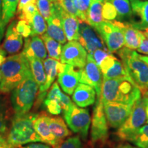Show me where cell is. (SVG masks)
Returning <instances> with one entry per match:
<instances>
[{"label":"cell","instance_id":"cell-33","mask_svg":"<svg viewBox=\"0 0 148 148\" xmlns=\"http://www.w3.org/2000/svg\"><path fill=\"white\" fill-rule=\"evenodd\" d=\"M36 10V3H29L26 6L24 7L18 13L16 14V15L19 20H25L31 24L33 16Z\"/></svg>","mask_w":148,"mask_h":148},{"label":"cell","instance_id":"cell-13","mask_svg":"<svg viewBox=\"0 0 148 148\" xmlns=\"http://www.w3.org/2000/svg\"><path fill=\"white\" fill-rule=\"evenodd\" d=\"M79 35L78 42L84 47L88 54H92L97 49H107L99 35L86 22L80 21Z\"/></svg>","mask_w":148,"mask_h":148},{"label":"cell","instance_id":"cell-34","mask_svg":"<svg viewBox=\"0 0 148 148\" xmlns=\"http://www.w3.org/2000/svg\"><path fill=\"white\" fill-rule=\"evenodd\" d=\"M36 5L42 17L47 21L51 16V1L49 0H36Z\"/></svg>","mask_w":148,"mask_h":148},{"label":"cell","instance_id":"cell-53","mask_svg":"<svg viewBox=\"0 0 148 148\" xmlns=\"http://www.w3.org/2000/svg\"><path fill=\"white\" fill-rule=\"evenodd\" d=\"M140 1H148V0H140Z\"/></svg>","mask_w":148,"mask_h":148},{"label":"cell","instance_id":"cell-4","mask_svg":"<svg viewBox=\"0 0 148 148\" xmlns=\"http://www.w3.org/2000/svg\"><path fill=\"white\" fill-rule=\"evenodd\" d=\"M36 116L37 114L27 113L14 116L6 140L8 148H16L29 143L42 142L34 127Z\"/></svg>","mask_w":148,"mask_h":148},{"label":"cell","instance_id":"cell-54","mask_svg":"<svg viewBox=\"0 0 148 148\" xmlns=\"http://www.w3.org/2000/svg\"><path fill=\"white\" fill-rule=\"evenodd\" d=\"M0 79H1V74H0Z\"/></svg>","mask_w":148,"mask_h":148},{"label":"cell","instance_id":"cell-22","mask_svg":"<svg viewBox=\"0 0 148 148\" xmlns=\"http://www.w3.org/2000/svg\"><path fill=\"white\" fill-rule=\"evenodd\" d=\"M60 19L66 40L69 41H72V40L78 41L80 36L79 35L80 20L76 16L67 13L62 8L60 11Z\"/></svg>","mask_w":148,"mask_h":148},{"label":"cell","instance_id":"cell-3","mask_svg":"<svg viewBox=\"0 0 148 148\" xmlns=\"http://www.w3.org/2000/svg\"><path fill=\"white\" fill-rule=\"evenodd\" d=\"M116 53L121 58L127 75L144 95L148 91V64L136 51L125 47Z\"/></svg>","mask_w":148,"mask_h":148},{"label":"cell","instance_id":"cell-17","mask_svg":"<svg viewBox=\"0 0 148 148\" xmlns=\"http://www.w3.org/2000/svg\"><path fill=\"white\" fill-rule=\"evenodd\" d=\"M17 21L13 19L9 24L5 34V39L2 44V49L5 53L16 54L23 46V37L16 30Z\"/></svg>","mask_w":148,"mask_h":148},{"label":"cell","instance_id":"cell-32","mask_svg":"<svg viewBox=\"0 0 148 148\" xmlns=\"http://www.w3.org/2000/svg\"><path fill=\"white\" fill-rule=\"evenodd\" d=\"M94 0H75V5L77 12V18L82 21H86V14L92 1Z\"/></svg>","mask_w":148,"mask_h":148},{"label":"cell","instance_id":"cell-43","mask_svg":"<svg viewBox=\"0 0 148 148\" xmlns=\"http://www.w3.org/2000/svg\"><path fill=\"white\" fill-rule=\"evenodd\" d=\"M29 3H36V0H19L16 9V13L17 14L23 9L24 7L26 6Z\"/></svg>","mask_w":148,"mask_h":148},{"label":"cell","instance_id":"cell-31","mask_svg":"<svg viewBox=\"0 0 148 148\" xmlns=\"http://www.w3.org/2000/svg\"><path fill=\"white\" fill-rule=\"evenodd\" d=\"M131 142L139 148H148V125L140 127Z\"/></svg>","mask_w":148,"mask_h":148},{"label":"cell","instance_id":"cell-6","mask_svg":"<svg viewBox=\"0 0 148 148\" xmlns=\"http://www.w3.org/2000/svg\"><path fill=\"white\" fill-rule=\"evenodd\" d=\"M147 122L145 103L140 97L132 106V111L128 118L119 128L116 135L122 140L130 141L133 139L138 130Z\"/></svg>","mask_w":148,"mask_h":148},{"label":"cell","instance_id":"cell-57","mask_svg":"<svg viewBox=\"0 0 148 148\" xmlns=\"http://www.w3.org/2000/svg\"><path fill=\"white\" fill-rule=\"evenodd\" d=\"M21 148H23V147H21Z\"/></svg>","mask_w":148,"mask_h":148},{"label":"cell","instance_id":"cell-11","mask_svg":"<svg viewBox=\"0 0 148 148\" xmlns=\"http://www.w3.org/2000/svg\"><path fill=\"white\" fill-rule=\"evenodd\" d=\"M79 82L88 84L95 88L97 97L101 94L103 75L99 67L95 63L92 55L88 54L84 66L79 69Z\"/></svg>","mask_w":148,"mask_h":148},{"label":"cell","instance_id":"cell-39","mask_svg":"<svg viewBox=\"0 0 148 148\" xmlns=\"http://www.w3.org/2000/svg\"><path fill=\"white\" fill-rule=\"evenodd\" d=\"M109 53H110L108 49H97L92 53V58L95 60V63L97 64V66H99V64L101 63V62L103 59L105 58V57L107 55H108Z\"/></svg>","mask_w":148,"mask_h":148},{"label":"cell","instance_id":"cell-40","mask_svg":"<svg viewBox=\"0 0 148 148\" xmlns=\"http://www.w3.org/2000/svg\"><path fill=\"white\" fill-rule=\"evenodd\" d=\"M136 50L138 51V52L148 55V38L145 36L143 37L139 47L137 48Z\"/></svg>","mask_w":148,"mask_h":148},{"label":"cell","instance_id":"cell-27","mask_svg":"<svg viewBox=\"0 0 148 148\" xmlns=\"http://www.w3.org/2000/svg\"><path fill=\"white\" fill-rule=\"evenodd\" d=\"M27 59L29 60V67H30L33 77L40 88L43 86L46 81L45 68H44L42 60H40L39 58H34V57Z\"/></svg>","mask_w":148,"mask_h":148},{"label":"cell","instance_id":"cell-44","mask_svg":"<svg viewBox=\"0 0 148 148\" xmlns=\"http://www.w3.org/2000/svg\"><path fill=\"white\" fill-rule=\"evenodd\" d=\"M23 148H51V147H49V145H45V144H43V143H34L29 144V145L25 146V147H24Z\"/></svg>","mask_w":148,"mask_h":148},{"label":"cell","instance_id":"cell-45","mask_svg":"<svg viewBox=\"0 0 148 148\" xmlns=\"http://www.w3.org/2000/svg\"><path fill=\"white\" fill-rule=\"evenodd\" d=\"M116 148H133V147H132L130 144L123 143L121 144V145H119Z\"/></svg>","mask_w":148,"mask_h":148},{"label":"cell","instance_id":"cell-41","mask_svg":"<svg viewBox=\"0 0 148 148\" xmlns=\"http://www.w3.org/2000/svg\"><path fill=\"white\" fill-rule=\"evenodd\" d=\"M5 25L3 22V13H2V0H0V42L3 38L5 32Z\"/></svg>","mask_w":148,"mask_h":148},{"label":"cell","instance_id":"cell-56","mask_svg":"<svg viewBox=\"0 0 148 148\" xmlns=\"http://www.w3.org/2000/svg\"><path fill=\"white\" fill-rule=\"evenodd\" d=\"M133 148H135V147H133Z\"/></svg>","mask_w":148,"mask_h":148},{"label":"cell","instance_id":"cell-50","mask_svg":"<svg viewBox=\"0 0 148 148\" xmlns=\"http://www.w3.org/2000/svg\"><path fill=\"white\" fill-rule=\"evenodd\" d=\"M142 32H143V34H144V36H146V37H147V38H148V28H147V29H145V30L142 31Z\"/></svg>","mask_w":148,"mask_h":148},{"label":"cell","instance_id":"cell-1","mask_svg":"<svg viewBox=\"0 0 148 148\" xmlns=\"http://www.w3.org/2000/svg\"><path fill=\"white\" fill-rule=\"evenodd\" d=\"M141 97V92L129 77L103 79L99 98L103 103L117 102L133 105Z\"/></svg>","mask_w":148,"mask_h":148},{"label":"cell","instance_id":"cell-21","mask_svg":"<svg viewBox=\"0 0 148 148\" xmlns=\"http://www.w3.org/2000/svg\"><path fill=\"white\" fill-rule=\"evenodd\" d=\"M72 95L73 102L80 108L91 106L95 101V90L88 84H79Z\"/></svg>","mask_w":148,"mask_h":148},{"label":"cell","instance_id":"cell-55","mask_svg":"<svg viewBox=\"0 0 148 148\" xmlns=\"http://www.w3.org/2000/svg\"><path fill=\"white\" fill-rule=\"evenodd\" d=\"M130 1H132V0H130Z\"/></svg>","mask_w":148,"mask_h":148},{"label":"cell","instance_id":"cell-9","mask_svg":"<svg viewBox=\"0 0 148 148\" xmlns=\"http://www.w3.org/2000/svg\"><path fill=\"white\" fill-rule=\"evenodd\" d=\"M90 137L92 143L101 144H104L108 138V124L103 104L99 98H97L92 112Z\"/></svg>","mask_w":148,"mask_h":148},{"label":"cell","instance_id":"cell-35","mask_svg":"<svg viewBox=\"0 0 148 148\" xmlns=\"http://www.w3.org/2000/svg\"><path fill=\"white\" fill-rule=\"evenodd\" d=\"M116 15H117V13L114 5L107 1L106 0H104L102 8V16L103 19L106 21H114V20H116Z\"/></svg>","mask_w":148,"mask_h":148},{"label":"cell","instance_id":"cell-10","mask_svg":"<svg viewBox=\"0 0 148 148\" xmlns=\"http://www.w3.org/2000/svg\"><path fill=\"white\" fill-rule=\"evenodd\" d=\"M87 56V51L78 41L72 40L62 47L60 60L61 63L69 64L79 69L86 64Z\"/></svg>","mask_w":148,"mask_h":148},{"label":"cell","instance_id":"cell-48","mask_svg":"<svg viewBox=\"0 0 148 148\" xmlns=\"http://www.w3.org/2000/svg\"><path fill=\"white\" fill-rule=\"evenodd\" d=\"M0 148H8V146L6 143H2L0 142Z\"/></svg>","mask_w":148,"mask_h":148},{"label":"cell","instance_id":"cell-25","mask_svg":"<svg viewBox=\"0 0 148 148\" xmlns=\"http://www.w3.org/2000/svg\"><path fill=\"white\" fill-rule=\"evenodd\" d=\"M112 3L116 9V21L121 22H128L132 14V6L129 0H106Z\"/></svg>","mask_w":148,"mask_h":148},{"label":"cell","instance_id":"cell-16","mask_svg":"<svg viewBox=\"0 0 148 148\" xmlns=\"http://www.w3.org/2000/svg\"><path fill=\"white\" fill-rule=\"evenodd\" d=\"M132 14L128 22L133 27L143 31L148 28V1H131Z\"/></svg>","mask_w":148,"mask_h":148},{"label":"cell","instance_id":"cell-2","mask_svg":"<svg viewBox=\"0 0 148 148\" xmlns=\"http://www.w3.org/2000/svg\"><path fill=\"white\" fill-rule=\"evenodd\" d=\"M29 70L28 59L22 52L5 58L0 66V92L7 93L13 90Z\"/></svg>","mask_w":148,"mask_h":148},{"label":"cell","instance_id":"cell-23","mask_svg":"<svg viewBox=\"0 0 148 148\" xmlns=\"http://www.w3.org/2000/svg\"><path fill=\"white\" fill-rule=\"evenodd\" d=\"M60 62L55 59L48 58L44 60V68H45L46 81L42 87L39 88V94L38 99L41 100L45 97L47 90L51 87V84L54 82L56 77L58 75L59 65Z\"/></svg>","mask_w":148,"mask_h":148},{"label":"cell","instance_id":"cell-28","mask_svg":"<svg viewBox=\"0 0 148 148\" xmlns=\"http://www.w3.org/2000/svg\"><path fill=\"white\" fill-rule=\"evenodd\" d=\"M40 37L43 40L49 58L55 59L56 60H60L62 48V44L53 39L47 34H42Z\"/></svg>","mask_w":148,"mask_h":148},{"label":"cell","instance_id":"cell-36","mask_svg":"<svg viewBox=\"0 0 148 148\" xmlns=\"http://www.w3.org/2000/svg\"><path fill=\"white\" fill-rule=\"evenodd\" d=\"M16 27L17 32L25 38H28L32 33V27L30 23L25 20H18L16 23Z\"/></svg>","mask_w":148,"mask_h":148},{"label":"cell","instance_id":"cell-29","mask_svg":"<svg viewBox=\"0 0 148 148\" xmlns=\"http://www.w3.org/2000/svg\"><path fill=\"white\" fill-rule=\"evenodd\" d=\"M18 1L19 0H2L3 22L5 27L16 14Z\"/></svg>","mask_w":148,"mask_h":148},{"label":"cell","instance_id":"cell-37","mask_svg":"<svg viewBox=\"0 0 148 148\" xmlns=\"http://www.w3.org/2000/svg\"><path fill=\"white\" fill-rule=\"evenodd\" d=\"M45 105L47 107L48 112L53 115H58L62 112V109L59 103V101L56 99H50L45 98Z\"/></svg>","mask_w":148,"mask_h":148},{"label":"cell","instance_id":"cell-51","mask_svg":"<svg viewBox=\"0 0 148 148\" xmlns=\"http://www.w3.org/2000/svg\"><path fill=\"white\" fill-rule=\"evenodd\" d=\"M143 97L145 98L146 99H147V100H148V91H147V92H145V94H144V95H143Z\"/></svg>","mask_w":148,"mask_h":148},{"label":"cell","instance_id":"cell-24","mask_svg":"<svg viewBox=\"0 0 148 148\" xmlns=\"http://www.w3.org/2000/svg\"><path fill=\"white\" fill-rule=\"evenodd\" d=\"M103 1L104 0H94L87 11L86 22L94 29L104 21L102 16Z\"/></svg>","mask_w":148,"mask_h":148},{"label":"cell","instance_id":"cell-47","mask_svg":"<svg viewBox=\"0 0 148 148\" xmlns=\"http://www.w3.org/2000/svg\"><path fill=\"white\" fill-rule=\"evenodd\" d=\"M140 58H141L142 60H143L146 64H148V56H147L140 55Z\"/></svg>","mask_w":148,"mask_h":148},{"label":"cell","instance_id":"cell-12","mask_svg":"<svg viewBox=\"0 0 148 148\" xmlns=\"http://www.w3.org/2000/svg\"><path fill=\"white\" fill-rule=\"evenodd\" d=\"M108 124L112 128H119L131 113L133 105L117 102L103 103Z\"/></svg>","mask_w":148,"mask_h":148},{"label":"cell","instance_id":"cell-26","mask_svg":"<svg viewBox=\"0 0 148 148\" xmlns=\"http://www.w3.org/2000/svg\"><path fill=\"white\" fill-rule=\"evenodd\" d=\"M49 127L53 136L61 141L63 138L71 134L65 122L59 116H49Z\"/></svg>","mask_w":148,"mask_h":148},{"label":"cell","instance_id":"cell-30","mask_svg":"<svg viewBox=\"0 0 148 148\" xmlns=\"http://www.w3.org/2000/svg\"><path fill=\"white\" fill-rule=\"evenodd\" d=\"M30 25L32 27L31 36L42 35L45 34L47 31V26L46 25L45 18L42 17L38 10L36 11L34 16H33L32 23Z\"/></svg>","mask_w":148,"mask_h":148},{"label":"cell","instance_id":"cell-52","mask_svg":"<svg viewBox=\"0 0 148 148\" xmlns=\"http://www.w3.org/2000/svg\"><path fill=\"white\" fill-rule=\"evenodd\" d=\"M50 1H58L59 0H49Z\"/></svg>","mask_w":148,"mask_h":148},{"label":"cell","instance_id":"cell-14","mask_svg":"<svg viewBox=\"0 0 148 148\" xmlns=\"http://www.w3.org/2000/svg\"><path fill=\"white\" fill-rule=\"evenodd\" d=\"M73 66L61 63L59 65L58 83L65 93L72 95L79 82V72Z\"/></svg>","mask_w":148,"mask_h":148},{"label":"cell","instance_id":"cell-42","mask_svg":"<svg viewBox=\"0 0 148 148\" xmlns=\"http://www.w3.org/2000/svg\"><path fill=\"white\" fill-rule=\"evenodd\" d=\"M7 124L3 112L0 110V135H2L6 132Z\"/></svg>","mask_w":148,"mask_h":148},{"label":"cell","instance_id":"cell-20","mask_svg":"<svg viewBox=\"0 0 148 148\" xmlns=\"http://www.w3.org/2000/svg\"><path fill=\"white\" fill-rule=\"evenodd\" d=\"M22 53L27 58H34L45 60L47 58V49L41 37L34 36L25 38V43Z\"/></svg>","mask_w":148,"mask_h":148},{"label":"cell","instance_id":"cell-7","mask_svg":"<svg viewBox=\"0 0 148 148\" xmlns=\"http://www.w3.org/2000/svg\"><path fill=\"white\" fill-rule=\"evenodd\" d=\"M63 116L69 128L83 139H86L91 121L87 109L80 108L73 103L67 110L64 111Z\"/></svg>","mask_w":148,"mask_h":148},{"label":"cell","instance_id":"cell-38","mask_svg":"<svg viewBox=\"0 0 148 148\" xmlns=\"http://www.w3.org/2000/svg\"><path fill=\"white\" fill-rule=\"evenodd\" d=\"M56 148H82V142L78 136H73L66 138Z\"/></svg>","mask_w":148,"mask_h":148},{"label":"cell","instance_id":"cell-5","mask_svg":"<svg viewBox=\"0 0 148 148\" xmlns=\"http://www.w3.org/2000/svg\"><path fill=\"white\" fill-rule=\"evenodd\" d=\"M38 88L29 70L23 80L12 90L11 102L15 116H22L28 113L36 99Z\"/></svg>","mask_w":148,"mask_h":148},{"label":"cell","instance_id":"cell-18","mask_svg":"<svg viewBox=\"0 0 148 148\" xmlns=\"http://www.w3.org/2000/svg\"><path fill=\"white\" fill-rule=\"evenodd\" d=\"M49 116L45 112L37 114L34 121V127L43 143L49 144L53 148H56L62 141L57 139L51 133L49 127Z\"/></svg>","mask_w":148,"mask_h":148},{"label":"cell","instance_id":"cell-19","mask_svg":"<svg viewBox=\"0 0 148 148\" xmlns=\"http://www.w3.org/2000/svg\"><path fill=\"white\" fill-rule=\"evenodd\" d=\"M112 21L119 27L123 33L124 36V47L132 50L137 49L144 36L143 32L135 29L127 22H121L116 20Z\"/></svg>","mask_w":148,"mask_h":148},{"label":"cell","instance_id":"cell-46","mask_svg":"<svg viewBox=\"0 0 148 148\" xmlns=\"http://www.w3.org/2000/svg\"><path fill=\"white\" fill-rule=\"evenodd\" d=\"M143 98L145 103V110H146V114H147V123H148V100L147 99H146L144 97Z\"/></svg>","mask_w":148,"mask_h":148},{"label":"cell","instance_id":"cell-8","mask_svg":"<svg viewBox=\"0 0 148 148\" xmlns=\"http://www.w3.org/2000/svg\"><path fill=\"white\" fill-rule=\"evenodd\" d=\"M95 30L101 37L110 53H115L124 47V36L121 30L112 21L104 20Z\"/></svg>","mask_w":148,"mask_h":148},{"label":"cell","instance_id":"cell-15","mask_svg":"<svg viewBox=\"0 0 148 148\" xmlns=\"http://www.w3.org/2000/svg\"><path fill=\"white\" fill-rule=\"evenodd\" d=\"M98 66L102 73L103 79L129 77L121 61L111 53L105 57Z\"/></svg>","mask_w":148,"mask_h":148},{"label":"cell","instance_id":"cell-49","mask_svg":"<svg viewBox=\"0 0 148 148\" xmlns=\"http://www.w3.org/2000/svg\"><path fill=\"white\" fill-rule=\"evenodd\" d=\"M0 142H1V143H6L7 144L6 140H5L4 138H3V136H1V135H0Z\"/></svg>","mask_w":148,"mask_h":148}]
</instances>
